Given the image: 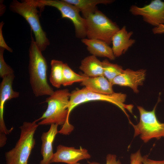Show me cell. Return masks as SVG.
Returning a JSON list of instances; mask_svg holds the SVG:
<instances>
[{
    "instance_id": "cell-1",
    "label": "cell",
    "mask_w": 164,
    "mask_h": 164,
    "mask_svg": "<svg viewBox=\"0 0 164 164\" xmlns=\"http://www.w3.org/2000/svg\"><path fill=\"white\" fill-rule=\"evenodd\" d=\"M70 94L68 89H64L54 91L46 98L45 102L47 103V108L42 116L36 119L37 121L42 120L39 125H62L58 133L70 134L74 128L69 122L68 107Z\"/></svg>"
},
{
    "instance_id": "cell-2",
    "label": "cell",
    "mask_w": 164,
    "mask_h": 164,
    "mask_svg": "<svg viewBox=\"0 0 164 164\" xmlns=\"http://www.w3.org/2000/svg\"><path fill=\"white\" fill-rule=\"evenodd\" d=\"M31 38L29 50L28 69L32 89L36 97L50 96L54 91L47 81V62L33 38Z\"/></svg>"
},
{
    "instance_id": "cell-3",
    "label": "cell",
    "mask_w": 164,
    "mask_h": 164,
    "mask_svg": "<svg viewBox=\"0 0 164 164\" xmlns=\"http://www.w3.org/2000/svg\"><path fill=\"white\" fill-rule=\"evenodd\" d=\"M36 120L24 122L20 127V137L15 147L5 154L6 164H28V160L35 144V132L39 125Z\"/></svg>"
},
{
    "instance_id": "cell-4",
    "label": "cell",
    "mask_w": 164,
    "mask_h": 164,
    "mask_svg": "<svg viewBox=\"0 0 164 164\" xmlns=\"http://www.w3.org/2000/svg\"><path fill=\"white\" fill-rule=\"evenodd\" d=\"M9 8L11 11L22 16L27 21L34 35L36 44L42 51H44L50 45V42L41 26L37 8L30 0L21 2L14 0L10 4Z\"/></svg>"
},
{
    "instance_id": "cell-5",
    "label": "cell",
    "mask_w": 164,
    "mask_h": 164,
    "mask_svg": "<svg viewBox=\"0 0 164 164\" xmlns=\"http://www.w3.org/2000/svg\"><path fill=\"white\" fill-rule=\"evenodd\" d=\"M85 19L87 38L99 39L109 45L113 36L120 29L116 23L98 10Z\"/></svg>"
},
{
    "instance_id": "cell-6",
    "label": "cell",
    "mask_w": 164,
    "mask_h": 164,
    "mask_svg": "<svg viewBox=\"0 0 164 164\" xmlns=\"http://www.w3.org/2000/svg\"><path fill=\"white\" fill-rule=\"evenodd\" d=\"M158 102L151 111H147L142 106L137 107L140 114V120L135 125L131 122L134 129V136L139 135L144 142L152 138L157 139L164 138V123H161L158 119L155 114Z\"/></svg>"
},
{
    "instance_id": "cell-7",
    "label": "cell",
    "mask_w": 164,
    "mask_h": 164,
    "mask_svg": "<svg viewBox=\"0 0 164 164\" xmlns=\"http://www.w3.org/2000/svg\"><path fill=\"white\" fill-rule=\"evenodd\" d=\"M37 8L42 9L45 6L55 7L60 12L62 18L70 20L73 23L75 35L77 38L86 37V20L80 14V10L75 5L64 0H31Z\"/></svg>"
},
{
    "instance_id": "cell-8",
    "label": "cell",
    "mask_w": 164,
    "mask_h": 164,
    "mask_svg": "<svg viewBox=\"0 0 164 164\" xmlns=\"http://www.w3.org/2000/svg\"><path fill=\"white\" fill-rule=\"evenodd\" d=\"M129 11L133 15L142 16L144 21L152 26L164 25V2L161 0L152 1L142 7L133 5Z\"/></svg>"
},
{
    "instance_id": "cell-9",
    "label": "cell",
    "mask_w": 164,
    "mask_h": 164,
    "mask_svg": "<svg viewBox=\"0 0 164 164\" xmlns=\"http://www.w3.org/2000/svg\"><path fill=\"white\" fill-rule=\"evenodd\" d=\"M15 76L14 73L9 74L2 78L0 86V134H9L12 129L7 128L4 120V106L7 101L18 97L19 92L14 91L12 85Z\"/></svg>"
},
{
    "instance_id": "cell-10",
    "label": "cell",
    "mask_w": 164,
    "mask_h": 164,
    "mask_svg": "<svg viewBox=\"0 0 164 164\" xmlns=\"http://www.w3.org/2000/svg\"><path fill=\"white\" fill-rule=\"evenodd\" d=\"M91 155L87 150L80 147L76 149L59 145L54 153L51 162H63L68 164L77 163L80 160L90 158Z\"/></svg>"
},
{
    "instance_id": "cell-11",
    "label": "cell",
    "mask_w": 164,
    "mask_h": 164,
    "mask_svg": "<svg viewBox=\"0 0 164 164\" xmlns=\"http://www.w3.org/2000/svg\"><path fill=\"white\" fill-rule=\"evenodd\" d=\"M146 70L140 69L134 71L129 69L124 70L123 72L116 77L112 82V84L131 88L135 93L139 91L138 87L142 85L144 81Z\"/></svg>"
},
{
    "instance_id": "cell-12",
    "label": "cell",
    "mask_w": 164,
    "mask_h": 164,
    "mask_svg": "<svg viewBox=\"0 0 164 164\" xmlns=\"http://www.w3.org/2000/svg\"><path fill=\"white\" fill-rule=\"evenodd\" d=\"M133 34L132 31L128 32L124 26L113 36L112 49L115 57L125 53L135 43V40L131 38Z\"/></svg>"
},
{
    "instance_id": "cell-13",
    "label": "cell",
    "mask_w": 164,
    "mask_h": 164,
    "mask_svg": "<svg viewBox=\"0 0 164 164\" xmlns=\"http://www.w3.org/2000/svg\"><path fill=\"white\" fill-rule=\"evenodd\" d=\"M58 125L52 124L49 130L43 132L41 136L42 146L41 152L42 159L39 164H50L54 153L53 144L55 137L58 133Z\"/></svg>"
},
{
    "instance_id": "cell-14",
    "label": "cell",
    "mask_w": 164,
    "mask_h": 164,
    "mask_svg": "<svg viewBox=\"0 0 164 164\" xmlns=\"http://www.w3.org/2000/svg\"><path fill=\"white\" fill-rule=\"evenodd\" d=\"M87 101H101L111 103L120 108L127 115L125 109L132 112L133 106L124 104L126 95L121 93H113L110 94H103L94 93L88 91L87 92Z\"/></svg>"
},
{
    "instance_id": "cell-15",
    "label": "cell",
    "mask_w": 164,
    "mask_h": 164,
    "mask_svg": "<svg viewBox=\"0 0 164 164\" xmlns=\"http://www.w3.org/2000/svg\"><path fill=\"white\" fill-rule=\"evenodd\" d=\"M81 41L86 46L89 53L96 56L106 57L111 60H114V56L112 48L107 43L96 39L84 38Z\"/></svg>"
},
{
    "instance_id": "cell-16",
    "label": "cell",
    "mask_w": 164,
    "mask_h": 164,
    "mask_svg": "<svg viewBox=\"0 0 164 164\" xmlns=\"http://www.w3.org/2000/svg\"><path fill=\"white\" fill-rule=\"evenodd\" d=\"M81 85L88 91L96 93L110 94L114 92L112 84L104 76L87 77L81 82Z\"/></svg>"
},
{
    "instance_id": "cell-17",
    "label": "cell",
    "mask_w": 164,
    "mask_h": 164,
    "mask_svg": "<svg viewBox=\"0 0 164 164\" xmlns=\"http://www.w3.org/2000/svg\"><path fill=\"white\" fill-rule=\"evenodd\" d=\"M79 68L87 77L104 76L102 62L94 55L87 56L82 60Z\"/></svg>"
},
{
    "instance_id": "cell-18",
    "label": "cell",
    "mask_w": 164,
    "mask_h": 164,
    "mask_svg": "<svg viewBox=\"0 0 164 164\" xmlns=\"http://www.w3.org/2000/svg\"><path fill=\"white\" fill-rule=\"evenodd\" d=\"M76 6L80 10L85 19L97 10V5L99 4H107L114 2L112 0H64Z\"/></svg>"
},
{
    "instance_id": "cell-19",
    "label": "cell",
    "mask_w": 164,
    "mask_h": 164,
    "mask_svg": "<svg viewBox=\"0 0 164 164\" xmlns=\"http://www.w3.org/2000/svg\"><path fill=\"white\" fill-rule=\"evenodd\" d=\"M64 63L60 60H53L51 62V72L49 80L51 84L57 88L62 85Z\"/></svg>"
},
{
    "instance_id": "cell-20",
    "label": "cell",
    "mask_w": 164,
    "mask_h": 164,
    "mask_svg": "<svg viewBox=\"0 0 164 164\" xmlns=\"http://www.w3.org/2000/svg\"><path fill=\"white\" fill-rule=\"evenodd\" d=\"M87 89L84 87L72 91L70 94L68 107V114L78 105L87 102Z\"/></svg>"
},
{
    "instance_id": "cell-21",
    "label": "cell",
    "mask_w": 164,
    "mask_h": 164,
    "mask_svg": "<svg viewBox=\"0 0 164 164\" xmlns=\"http://www.w3.org/2000/svg\"><path fill=\"white\" fill-rule=\"evenodd\" d=\"M87 77L75 73L67 64L64 63L63 67L62 85H70L74 83L82 82Z\"/></svg>"
},
{
    "instance_id": "cell-22",
    "label": "cell",
    "mask_w": 164,
    "mask_h": 164,
    "mask_svg": "<svg viewBox=\"0 0 164 164\" xmlns=\"http://www.w3.org/2000/svg\"><path fill=\"white\" fill-rule=\"evenodd\" d=\"M103 75L112 84L113 79L124 70L122 67L116 64L110 63L107 59L103 60Z\"/></svg>"
},
{
    "instance_id": "cell-23",
    "label": "cell",
    "mask_w": 164,
    "mask_h": 164,
    "mask_svg": "<svg viewBox=\"0 0 164 164\" xmlns=\"http://www.w3.org/2000/svg\"><path fill=\"white\" fill-rule=\"evenodd\" d=\"M5 50L0 47V77L2 78L9 74L14 73L13 70L5 61L3 56Z\"/></svg>"
},
{
    "instance_id": "cell-24",
    "label": "cell",
    "mask_w": 164,
    "mask_h": 164,
    "mask_svg": "<svg viewBox=\"0 0 164 164\" xmlns=\"http://www.w3.org/2000/svg\"><path fill=\"white\" fill-rule=\"evenodd\" d=\"M130 159V164H142V156L140 150L132 154Z\"/></svg>"
},
{
    "instance_id": "cell-25",
    "label": "cell",
    "mask_w": 164,
    "mask_h": 164,
    "mask_svg": "<svg viewBox=\"0 0 164 164\" xmlns=\"http://www.w3.org/2000/svg\"><path fill=\"white\" fill-rule=\"evenodd\" d=\"M90 164H100L97 162H88ZM106 164H121L119 160H117L115 155L109 154L106 156Z\"/></svg>"
},
{
    "instance_id": "cell-26",
    "label": "cell",
    "mask_w": 164,
    "mask_h": 164,
    "mask_svg": "<svg viewBox=\"0 0 164 164\" xmlns=\"http://www.w3.org/2000/svg\"><path fill=\"white\" fill-rule=\"evenodd\" d=\"M4 23L3 21L0 23V47L6 49L10 52H12V50L9 47L5 42L2 35V28Z\"/></svg>"
},
{
    "instance_id": "cell-27",
    "label": "cell",
    "mask_w": 164,
    "mask_h": 164,
    "mask_svg": "<svg viewBox=\"0 0 164 164\" xmlns=\"http://www.w3.org/2000/svg\"><path fill=\"white\" fill-rule=\"evenodd\" d=\"M142 164H164V160H152L149 159L148 155H146L142 157Z\"/></svg>"
},
{
    "instance_id": "cell-28",
    "label": "cell",
    "mask_w": 164,
    "mask_h": 164,
    "mask_svg": "<svg viewBox=\"0 0 164 164\" xmlns=\"http://www.w3.org/2000/svg\"><path fill=\"white\" fill-rule=\"evenodd\" d=\"M152 32L155 34H159L164 33V25H160L155 27L152 29Z\"/></svg>"
},
{
    "instance_id": "cell-29",
    "label": "cell",
    "mask_w": 164,
    "mask_h": 164,
    "mask_svg": "<svg viewBox=\"0 0 164 164\" xmlns=\"http://www.w3.org/2000/svg\"><path fill=\"white\" fill-rule=\"evenodd\" d=\"M80 164L77 162V163H74V164Z\"/></svg>"
}]
</instances>
